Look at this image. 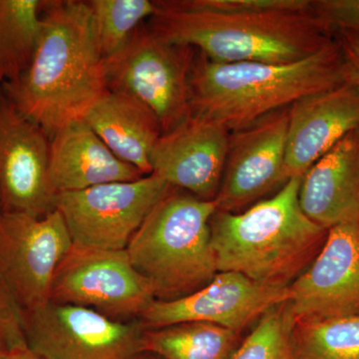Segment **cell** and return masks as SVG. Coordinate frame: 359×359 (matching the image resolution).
<instances>
[{
    "instance_id": "9c48e42d",
    "label": "cell",
    "mask_w": 359,
    "mask_h": 359,
    "mask_svg": "<svg viewBox=\"0 0 359 359\" xmlns=\"http://www.w3.org/2000/svg\"><path fill=\"white\" fill-rule=\"evenodd\" d=\"M156 299L126 250L72 245L59 264L50 301L94 309L118 320L141 316Z\"/></svg>"
},
{
    "instance_id": "52a82bcc",
    "label": "cell",
    "mask_w": 359,
    "mask_h": 359,
    "mask_svg": "<svg viewBox=\"0 0 359 359\" xmlns=\"http://www.w3.org/2000/svg\"><path fill=\"white\" fill-rule=\"evenodd\" d=\"M72 245L57 210L0 214V287L22 314L50 302L56 269Z\"/></svg>"
},
{
    "instance_id": "4fadbf2b",
    "label": "cell",
    "mask_w": 359,
    "mask_h": 359,
    "mask_svg": "<svg viewBox=\"0 0 359 359\" xmlns=\"http://www.w3.org/2000/svg\"><path fill=\"white\" fill-rule=\"evenodd\" d=\"M289 108L231 132L223 177L215 199L217 210L238 212L287 183Z\"/></svg>"
},
{
    "instance_id": "ac0fdd59",
    "label": "cell",
    "mask_w": 359,
    "mask_h": 359,
    "mask_svg": "<svg viewBox=\"0 0 359 359\" xmlns=\"http://www.w3.org/2000/svg\"><path fill=\"white\" fill-rule=\"evenodd\" d=\"M299 200L302 212L327 230L359 219V127L302 176Z\"/></svg>"
},
{
    "instance_id": "44dd1931",
    "label": "cell",
    "mask_w": 359,
    "mask_h": 359,
    "mask_svg": "<svg viewBox=\"0 0 359 359\" xmlns=\"http://www.w3.org/2000/svg\"><path fill=\"white\" fill-rule=\"evenodd\" d=\"M238 334L205 323H183L145 330L143 351L162 359H231Z\"/></svg>"
},
{
    "instance_id": "e0dca14e",
    "label": "cell",
    "mask_w": 359,
    "mask_h": 359,
    "mask_svg": "<svg viewBox=\"0 0 359 359\" xmlns=\"http://www.w3.org/2000/svg\"><path fill=\"white\" fill-rule=\"evenodd\" d=\"M144 176L113 154L83 119L68 123L50 139L48 179L54 195Z\"/></svg>"
},
{
    "instance_id": "4dcf8cb0",
    "label": "cell",
    "mask_w": 359,
    "mask_h": 359,
    "mask_svg": "<svg viewBox=\"0 0 359 359\" xmlns=\"http://www.w3.org/2000/svg\"><path fill=\"white\" fill-rule=\"evenodd\" d=\"M2 211H1V205H0V214H1Z\"/></svg>"
},
{
    "instance_id": "83f0119b",
    "label": "cell",
    "mask_w": 359,
    "mask_h": 359,
    "mask_svg": "<svg viewBox=\"0 0 359 359\" xmlns=\"http://www.w3.org/2000/svg\"><path fill=\"white\" fill-rule=\"evenodd\" d=\"M334 39L341 52L344 82L359 92V34L340 32L335 33Z\"/></svg>"
},
{
    "instance_id": "ba28073f",
    "label": "cell",
    "mask_w": 359,
    "mask_h": 359,
    "mask_svg": "<svg viewBox=\"0 0 359 359\" xmlns=\"http://www.w3.org/2000/svg\"><path fill=\"white\" fill-rule=\"evenodd\" d=\"M174 189L151 174L136 181L56 194L53 205L65 219L73 244L126 250L153 208Z\"/></svg>"
},
{
    "instance_id": "5b68a950",
    "label": "cell",
    "mask_w": 359,
    "mask_h": 359,
    "mask_svg": "<svg viewBox=\"0 0 359 359\" xmlns=\"http://www.w3.org/2000/svg\"><path fill=\"white\" fill-rule=\"evenodd\" d=\"M215 201L198 199L175 188L158 203L126 250L147 278L156 299H175L208 285L218 273L210 221Z\"/></svg>"
},
{
    "instance_id": "5bb4252c",
    "label": "cell",
    "mask_w": 359,
    "mask_h": 359,
    "mask_svg": "<svg viewBox=\"0 0 359 359\" xmlns=\"http://www.w3.org/2000/svg\"><path fill=\"white\" fill-rule=\"evenodd\" d=\"M50 139L0 90V205L2 212L44 216L54 210L48 179Z\"/></svg>"
},
{
    "instance_id": "3957f363",
    "label": "cell",
    "mask_w": 359,
    "mask_h": 359,
    "mask_svg": "<svg viewBox=\"0 0 359 359\" xmlns=\"http://www.w3.org/2000/svg\"><path fill=\"white\" fill-rule=\"evenodd\" d=\"M302 176L292 177L276 195L243 212L217 210L210 221L218 273H242L271 287H290L311 266L328 230L302 212Z\"/></svg>"
},
{
    "instance_id": "d4e9b609",
    "label": "cell",
    "mask_w": 359,
    "mask_h": 359,
    "mask_svg": "<svg viewBox=\"0 0 359 359\" xmlns=\"http://www.w3.org/2000/svg\"><path fill=\"white\" fill-rule=\"evenodd\" d=\"M172 6L214 13L308 11L311 0H169Z\"/></svg>"
},
{
    "instance_id": "6da1fadb",
    "label": "cell",
    "mask_w": 359,
    "mask_h": 359,
    "mask_svg": "<svg viewBox=\"0 0 359 359\" xmlns=\"http://www.w3.org/2000/svg\"><path fill=\"white\" fill-rule=\"evenodd\" d=\"M39 48L22 75L2 92L49 139L109 91L106 61L87 1H44Z\"/></svg>"
},
{
    "instance_id": "484cf974",
    "label": "cell",
    "mask_w": 359,
    "mask_h": 359,
    "mask_svg": "<svg viewBox=\"0 0 359 359\" xmlns=\"http://www.w3.org/2000/svg\"><path fill=\"white\" fill-rule=\"evenodd\" d=\"M311 11L328 33L359 34V0H311Z\"/></svg>"
},
{
    "instance_id": "603a6c76",
    "label": "cell",
    "mask_w": 359,
    "mask_h": 359,
    "mask_svg": "<svg viewBox=\"0 0 359 359\" xmlns=\"http://www.w3.org/2000/svg\"><path fill=\"white\" fill-rule=\"evenodd\" d=\"M97 39L105 61L128 44L145 20L157 13V2L150 0H91Z\"/></svg>"
},
{
    "instance_id": "30bf717a",
    "label": "cell",
    "mask_w": 359,
    "mask_h": 359,
    "mask_svg": "<svg viewBox=\"0 0 359 359\" xmlns=\"http://www.w3.org/2000/svg\"><path fill=\"white\" fill-rule=\"evenodd\" d=\"M28 348L42 359H135L143 353V325L94 309L49 302L23 313Z\"/></svg>"
},
{
    "instance_id": "ffe728a7",
    "label": "cell",
    "mask_w": 359,
    "mask_h": 359,
    "mask_svg": "<svg viewBox=\"0 0 359 359\" xmlns=\"http://www.w3.org/2000/svg\"><path fill=\"white\" fill-rule=\"evenodd\" d=\"M43 2L0 0V90L32 65L43 29Z\"/></svg>"
},
{
    "instance_id": "8fae6325",
    "label": "cell",
    "mask_w": 359,
    "mask_h": 359,
    "mask_svg": "<svg viewBox=\"0 0 359 359\" xmlns=\"http://www.w3.org/2000/svg\"><path fill=\"white\" fill-rule=\"evenodd\" d=\"M290 299V287H271L242 273L221 271L192 294L168 301L155 299L140 318L152 328L205 323L240 334L259 316Z\"/></svg>"
},
{
    "instance_id": "7c38bea8",
    "label": "cell",
    "mask_w": 359,
    "mask_h": 359,
    "mask_svg": "<svg viewBox=\"0 0 359 359\" xmlns=\"http://www.w3.org/2000/svg\"><path fill=\"white\" fill-rule=\"evenodd\" d=\"M290 292L294 321L359 316V219L328 230L318 256Z\"/></svg>"
},
{
    "instance_id": "f1b7e54d",
    "label": "cell",
    "mask_w": 359,
    "mask_h": 359,
    "mask_svg": "<svg viewBox=\"0 0 359 359\" xmlns=\"http://www.w3.org/2000/svg\"><path fill=\"white\" fill-rule=\"evenodd\" d=\"M8 359H42L32 353L28 347L25 348L16 349V351H11Z\"/></svg>"
},
{
    "instance_id": "277c9868",
    "label": "cell",
    "mask_w": 359,
    "mask_h": 359,
    "mask_svg": "<svg viewBox=\"0 0 359 359\" xmlns=\"http://www.w3.org/2000/svg\"><path fill=\"white\" fill-rule=\"evenodd\" d=\"M157 2L149 29L161 39L199 49L214 62L290 65L334 40L313 11L214 13Z\"/></svg>"
},
{
    "instance_id": "9a60e30c",
    "label": "cell",
    "mask_w": 359,
    "mask_h": 359,
    "mask_svg": "<svg viewBox=\"0 0 359 359\" xmlns=\"http://www.w3.org/2000/svg\"><path fill=\"white\" fill-rule=\"evenodd\" d=\"M231 132L218 123L191 115L161 135L150 156L152 174L203 201H215Z\"/></svg>"
},
{
    "instance_id": "cb8c5ba5",
    "label": "cell",
    "mask_w": 359,
    "mask_h": 359,
    "mask_svg": "<svg viewBox=\"0 0 359 359\" xmlns=\"http://www.w3.org/2000/svg\"><path fill=\"white\" fill-rule=\"evenodd\" d=\"M294 323L287 302L271 309L238 346L231 359H294Z\"/></svg>"
},
{
    "instance_id": "8992f818",
    "label": "cell",
    "mask_w": 359,
    "mask_h": 359,
    "mask_svg": "<svg viewBox=\"0 0 359 359\" xmlns=\"http://www.w3.org/2000/svg\"><path fill=\"white\" fill-rule=\"evenodd\" d=\"M195 57L193 47L167 41L142 25L106 61L108 87L145 104L167 133L192 115L189 80Z\"/></svg>"
},
{
    "instance_id": "7a4b0ae2",
    "label": "cell",
    "mask_w": 359,
    "mask_h": 359,
    "mask_svg": "<svg viewBox=\"0 0 359 359\" xmlns=\"http://www.w3.org/2000/svg\"><path fill=\"white\" fill-rule=\"evenodd\" d=\"M344 83L335 39L313 55L290 65L219 63L200 53L189 80L191 111L228 131H238L304 97Z\"/></svg>"
},
{
    "instance_id": "4316f807",
    "label": "cell",
    "mask_w": 359,
    "mask_h": 359,
    "mask_svg": "<svg viewBox=\"0 0 359 359\" xmlns=\"http://www.w3.org/2000/svg\"><path fill=\"white\" fill-rule=\"evenodd\" d=\"M27 347L23 316L20 309L0 287V353Z\"/></svg>"
},
{
    "instance_id": "f546056e",
    "label": "cell",
    "mask_w": 359,
    "mask_h": 359,
    "mask_svg": "<svg viewBox=\"0 0 359 359\" xmlns=\"http://www.w3.org/2000/svg\"><path fill=\"white\" fill-rule=\"evenodd\" d=\"M11 353H0V359H8Z\"/></svg>"
},
{
    "instance_id": "d6986e66",
    "label": "cell",
    "mask_w": 359,
    "mask_h": 359,
    "mask_svg": "<svg viewBox=\"0 0 359 359\" xmlns=\"http://www.w3.org/2000/svg\"><path fill=\"white\" fill-rule=\"evenodd\" d=\"M83 120L120 160L142 174H152L150 156L163 134L153 111L124 92L109 90L87 111Z\"/></svg>"
},
{
    "instance_id": "2e32d148",
    "label": "cell",
    "mask_w": 359,
    "mask_h": 359,
    "mask_svg": "<svg viewBox=\"0 0 359 359\" xmlns=\"http://www.w3.org/2000/svg\"><path fill=\"white\" fill-rule=\"evenodd\" d=\"M285 175L304 176L351 130L359 127V92L351 85L314 94L289 108Z\"/></svg>"
},
{
    "instance_id": "7402d4cb",
    "label": "cell",
    "mask_w": 359,
    "mask_h": 359,
    "mask_svg": "<svg viewBox=\"0 0 359 359\" xmlns=\"http://www.w3.org/2000/svg\"><path fill=\"white\" fill-rule=\"evenodd\" d=\"M294 359H359V316L294 321Z\"/></svg>"
}]
</instances>
